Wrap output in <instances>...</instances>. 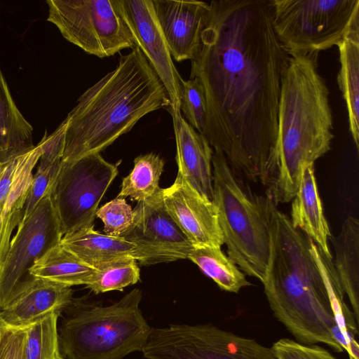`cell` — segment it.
Returning a JSON list of instances; mask_svg holds the SVG:
<instances>
[{
  "instance_id": "cell-1",
  "label": "cell",
  "mask_w": 359,
  "mask_h": 359,
  "mask_svg": "<svg viewBox=\"0 0 359 359\" xmlns=\"http://www.w3.org/2000/svg\"><path fill=\"white\" fill-rule=\"evenodd\" d=\"M190 78L206 98L202 135L240 179L262 182L276 139L290 56L273 24L272 0H213Z\"/></svg>"
},
{
  "instance_id": "cell-2",
  "label": "cell",
  "mask_w": 359,
  "mask_h": 359,
  "mask_svg": "<svg viewBox=\"0 0 359 359\" xmlns=\"http://www.w3.org/2000/svg\"><path fill=\"white\" fill-rule=\"evenodd\" d=\"M261 201L270 236V258L262 283L274 316L295 341L321 343L343 352L334 339L340 332L326 280L311 250L312 239L294 228L270 198L262 196Z\"/></svg>"
},
{
  "instance_id": "cell-3",
  "label": "cell",
  "mask_w": 359,
  "mask_h": 359,
  "mask_svg": "<svg viewBox=\"0 0 359 359\" xmlns=\"http://www.w3.org/2000/svg\"><path fill=\"white\" fill-rule=\"evenodd\" d=\"M318 55L291 56L282 79L276 139L262 182L277 205L293 199L304 169L331 149L333 117Z\"/></svg>"
},
{
  "instance_id": "cell-4",
  "label": "cell",
  "mask_w": 359,
  "mask_h": 359,
  "mask_svg": "<svg viewBox=\"0 0 359 359\" xmlns=\"http://www.w3.org/2000/svg\"><path fill=\"white\" fill-rule=\"evenodd\" d=\"M170 106L165 87L135 46L78 98L65 118L62 161L100 154L146 114Z\"/></svg>"
},
{
  "instance_id": "cell-5",
  "label": "cell",
  "mask_w": 359,
  "mask_h": 359,
  "mask_svg": "<svg viewBox=\"0 0 359 359\" xmlns=\"http://www.w3.org/2000/svg\"><path fill=\"white\" fill-rule=\"evenodd\" d=\"M142 298L137 288L109 306L73 298L58 325L65 359H123L142 352L152 328L140 308Z\"/></svg>"
},
{
  "instance_id": "cell-6",
  "label": "cell",
  "mask_w": 359,
  "mask_h": 359,
  "mask_svg": "<svg viewBox=\"0 0 359 359\" xmlns=\"http://www.w3.org/2000/svg\"><path fill=\"white\" fill-rule=\"evenodd\" d=\"M212 202L229 258L243 273L263 282L270 258V236L261 196H253L213 150Z\"/></svg>"
},
{
  "instance_id": "cell-7",
  "label": "cell",
  "mask_w": 359,
  "mask_h": 359,
  "mask_svg": "<svg viewBox=\"0 0 359 359\" xmlns=\"http://www.w3.org/2000/svg\"><path fill=\"white\" fill-rule=\"evenodd\" d=\"M276 35L291 56L338 46L359 26V0H272Z\"/></svg>"
},
{
  "instance_id": "cell-8",
  "label": "cell",
  "mask_w": 359,
  "mask_h": 359,
  "mask_svg": "<svg viewBox=\"0 0 359 359\" xmlns=\"http://www.w3.org/2000/svg\"><path fill=\"white\" fill-rule=\"evenodd\" d=\"M47 20L86 53L107 57L135 48L118 0H48Z\"/></svg>"
},
{
  "instance_id": "cell-9",
  "label": "cell",
  "mask_w": 359,
  "mask_h": 359,
  "mask_svg": "<svg viewBox=\"0 0 359 359\" xmlns=\"http://www.w3.org/2000/svg\"><path fill=\"white\" fill-rule=\"evenodd\" d=\"M147 359H277L271 348L210 324L151 328Z\"/></svg>"
},
{
  "instance_id": "cell-10",
  "label": "cell",
  "mask_w": 359,
  "mask_h": 359,
  "mask_svg": "<svg viewBox=\"0 0 359 359\" xmlns=\"http://www.w3.org/2000/svg\"><path fill=\"white\" fill-rule=\"evenodd\" d=\"M100 154L62 162L50 189L62 236L93 226L98 205L118 175Z\"/></svg>"
},
{
  "instance_id": "cell-11",
  "label": "cell",
  "mask_w": 359,
  "mask_h": 359,
  "mask_svg": "<svg viewBox=\"0 0 359 359\" xmlns=\"http://www.w3.org/2000/svg\"><path fill=\"white\" fill-rule=\"evenodd\" d=\"M62 233L50 194L45 196L19 224L0 267V310L16 289L32 276L29 269L48 250L60 243Z\"/></svg>"
},
{
  "instance_id": "cell-12",
  "label": "cell",
  "mask_w": 359,
  "mask_h": 359,
  "mask_svg": "<svg viewBox=\"0 0 359 359\" xmlns=\"http://www.w3.org/2000/svg\"><path fill=\"white\" fill-rule=\"evenodd\" d=\"M163 190L138 203L130 228L120 237L136 248V259L144 266L187 259L193 245L168 213Z\"/></svg>"
},
{
  "instance_id": "cell-13",
  "label": "cell",
  "mask_w": 359,
  "mask_h": 359,
  "mask_svg": "<svg viewBox=\"0 0 359 359\" xmlns=\"http://www.w3.org/2000/svg\"><path fill=\"white\" fill-rule=\"evenodd\" d=\"M122 15L163 86L171 109L180 110V76L156 18L151 0H118Z\"/></svg>"
},
{
  "instance_id": "cell-14",
  "label": "cell",
  "mask_w": 359,
  "mask_h": 359,
  "mask_svg": "<svg viewBox=\"0 0 359 359\" xmlns=\"http://www.w3.org/2000/svg\"><path fill=\"white\" fill-rule=\"evenodd\" d=\"M165 206L194 247L221 248L224 244L212 201L199 194L177 173L174 183L163 190Z\"/></svg>"
},
{
  "instance_id": "cell-15",
  "label": "cell",
  "mask_w": 359,
  "mask_h": 359,
  "mask_svg": "<svg viewBox=\"0 0 359 359\" xmlns=\"http://www.w3.org/2000/svg\"><path fill=\"white\" fill-rule=\"evenodd\" d=\"M172 58L194 60L209 18L210 4L201 1L151 0Z\"/></svg>"
},
{
  "instance_id": "cell-16",
  "label": "cell",
  "mask_w": 359,
  "mask_h": 359,
  "mask_svg": "<svg viewBox=\"0 0 359 359\" xmlns=\"http://www.w3.org/2000/svg\"><path fill=\"white\" fill-rule=\"evenodd\" d=\"M72 299L70 286L32 276L0 310V322L12 328L27 329L53 313L61 314Z\"/></svg>"
},
{
  "instance_id": "cell-17",
  "label": "cell",
  "mask_w": 359,
  "mask_h": 359,
  "mask_svg": "<svg viewBox=\"0 0 359 359\" xmlns=\"http://www.w3.org/2000/svg\"><path fill=\"white\" fill-rule=\"evenodd\" d=\"M171 115L176 142L178 172L199 194L213 199V149L206 139L182 116L180 110L167 109Z\"/></svg>"
},
{
  "instance_id": "cell-18",
  "label": "cell",
  "mask_w": 359,
  "mask_h": 359,
  "mask_svg": "<svg viewBox=\"0 0 359 359\" xmlns=\"http://www.w3.org/2000/svg\"><path fill=\"white\" fill-rule=\"evenodd\" d=\"M292 201L290 219L292 226L311 238L327 257H332L329 247L332 234L323 214L314 165L304 169L298 191Z\"/></svg>"
},
{
  "instance_id": "cell-19",
  "label": "cell",
  "mask_w": 359,
  "mask_h": 359,
  "mask_svg": "<svg viewBox=\"0 0 359 359\" xmlns=\"http://www.w3.org/2000/svg\"><path fill=\"white\" fill-rule=\"evenodd\" d=\"M334 267L341 288L347 296L356 320L359 321V221L348 216L339 233L332 239Z\"/></svg>"
},
{
  "instance_id": "cell-20",
  "label": "cell",
  "mask_w": 359,
  "mask_h": 359,
  "mask_svg": "<svg viewBox=\"0 0 359 359\" xmlns=\"http://www.w3.org/2000/svg\"><path fill=\"white\" fill-rule=\"evenodd\" d=\"M60 245L94 269L124 257L136 259L133 244L121 237L97 231L93 226L64 235Z\"/></svg>"
},
{
  "instance_id": "cell-21",
  "label": "cell",
  "mask_w": 359,
  "mask_h": 359,
  "mask_svg": "<svg viewBox=\"0 0 359 359\" xmlns=\"http://www.w3.org/2000/svg\"><path fill=\"white\" fill-rule=\"evenodd\" d=\"M33 132L15 103L0 69V165L35 147Z\"/></svg>"
},
{
  "instance_id": "cell-22",
  "label": "cell",
  "mask_w": 359,
  "mask_h": 359,
  "mask_svg": "<svg viewBox=\"0 0 359 359\" xmlns=\"http://www.w3.org/2000/svg\"><path fill=\"white\" fill-rule=\"evenodd\" d=\"M340 68L337 82L345 101L349 130L359 149V26L338 44Z\"/></svg>"
},
{
  "instance_id": "cell-23",
  "label": "cell",
  "mask_w": 359,
  "mask_h": 359,
  "mask_svg": "<svg viewBox=\"0 0 359 359\" xmlns=\"http://www.w3.org/2000/svg\"><path fill=\"white\" fill-rule=\"evenodd\" d=\"M95 270L60 243L37 259L29 273L33 277L72 287L87 285Z\"/></svg>"
},
{
  "instance_id": "cell-24",
  "label": "cell",
  "mask_w": 359,
  "mask_h": 359,
  "mask_svg": "<svg viewBox=\"0 0 359 359\" xmlns=\"http://www.w3.org/2000/svg\"><path fill=\"white\" fill-rule=\"evenodd\" d=\"M187 259L226 292L238 293L252 284L241 270L222 251L221 248L194 247Z\"/></svg>"
},
{
  "instance_id": "cell-25",
  "label": "cell",
  "mask_w": 359,
  "mask_h": 359,
  "mask_svg": "<svg viewBox=\"0 0 359 359\" xmlns=\"http://www.w3.org/2000/svg\"><path fill=\"white\" fill-rule=\"evenodd\" d=\"M165 162L154 153L140 155L134 159V167L122 181L117 197L129 196L138 203L144 202L159 192V180Z\"/></svg>"
},
{
  "instance_id": "cell-26",
  "label": "cell",
  "mask_w": 359,
  "mask_h": 359,
  "mask_svg": "<svg viewBox=\"0 0 359 359\" xmlns=\"http://www.w3.org/2000/svg\"><path fill=\"white\" fill-rule=\"evenodd\" d=\"M59 313H53L27 328L25 359H65L58 334Z\"/></svg>"
},
{
  "instance_id": "cell-27",
  "label": "cell",
  "mask_w": 359,
  "mask_h": 359,
  "mask_svg": "<svg viewBox=\"0 0 359 359\" xmlns=\"http://www.w3.org/2000/svg\"><path fill=\"white\" fill-rule=\"evenodd\" d=\"M95 269L90 282L86 285L95 294L122 291L124 287L137 283L140 278L137 259L133 257L113 260Z\"/></svg>"
},
{
  "instance_id": "cell-28",
  "label": "cell",
  "mask_w": 359,
  "mask_h": 359,
  "mask_svg": "<svg viewBox=\"0 0 359 359\" xmlns=\"http://www.w3.org/2000/svg\"><path fill=\"white\" fill-rule=\"evenodd\" d=\"M180 111L186 121L200 134L206 122V98L203 88L197 78L180 81Z\"/></svg>"
},
{
  "instance_id": "cell-29",
  "label": "cell",
  "mask_w": 359,
  "mask_h": 359,
  "mask_svg": "<svg viewBox=\"0 0 359 359\" xmlns=\"http://www.w3.org/2000/svg\"><path fill=\"white\" fill-rule=\"evenodd\" d=\"M27 190L18 185L11 187L4 208L0 210V267L8 252L11 235L20 223Z\"/></svg>"
},
{
  "instance_id": "cell-30",
  "label": "cell",
  "mask_w": 359,
  "mask_h": 359,
  "mask_svg": "<svg viewBox=\"0 0 359 359\" xmlns=\"http://www.w3.org/2000/svg\"><path fill=\"white\" fill-rule=\"evenodd\" d=\"M95 216L104 224V232L120 237L131 226L134 212L124 198L116 197L97 209Z\"/></svg>"
},
{
  "instance_id": "cell-31",
  "label": "cell",
  "mask_w": 359,
  "mask_h": 359,
  "mask_svg": "<svg viewBox=\"0 0 359 359\" xmlns=\"http://www.w3.org/2000/svg\"><path fill=\"white\" fill-rule=\"evenodd\" d=\"M271 348L277 359H336L328 350L318 345H306L289 338L278 339Z\"/></svg>"
},
{
  "instance_id": "cell-32",
  "label": "cell",
  "mask_w": 359,
  "mask_h": 359,
  "mask_svg": "<svg viewBox=\"0 0 359 359\" xmlns=\"http://www.w3.org/2000/svg\"><path fill=\"white\" fill-rule=\"evenodd\" d=\"M61 163L62 161L46 168H37L28 190L21 221L31 214L45 196L50 194L52 184L58 173Z\"/></svg>"
},
{
  "instance_id": "cell-33",
  "label": "cell",
  "mask_w": 359,
  "mask_h": 359,
  "mask_svg": "<svg viewBox=\"0 0 359 359\" xmlns=\"http://www.w3.org/2000/svg\"><path fill=\"white\" fill-rule=\"evenodd\" d=\"M27 329H15L0 322V359H25Z\"/></svg>"
},
{
  "instance_id": "cell-34",
  "label": "cell",
  "mask_w": 359,
  "mask_h": 359,
  "mask_svg": "<svg viewBox=\"0 0 359 359\" xmlns=\"http://www.w3.org/2000/svg\"><path fill=\"white\" fill-rule=\"evenodd\" d=\"M18 157L0 165V210L4 208L9 194L18 162Z\"/></svg>"
}]
</instances>
